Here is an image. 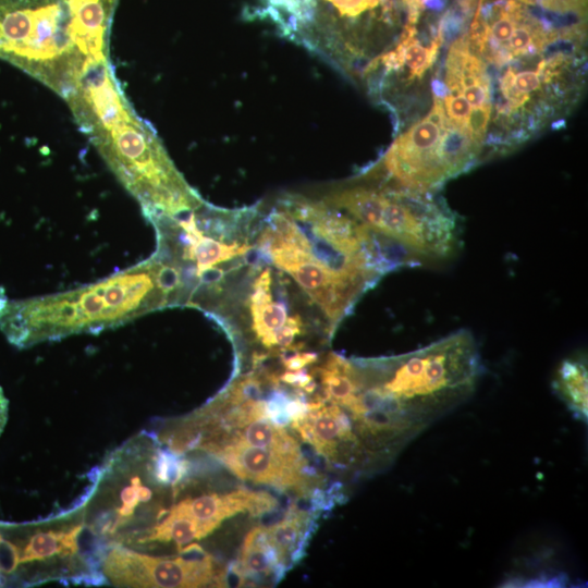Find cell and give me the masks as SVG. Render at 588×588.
Segmentation results:
<instances>
[{
	"instance_id": "cell-1",
	"label": "cell",
	"mask_w": 588,
	"mask_h": 588,
	"mask_svg": "<svg viewBox=\"0 0 588 588\" xmlns=\"http://www.w3.org/2000/svg\"><path fill=\"white\" fill-rule=\"evenodd\" d=\"M169 305L154 257L95 283L24 299L0 296V330L17 347L101 332Z\"/></svg>"
},
{
	"instance_id": "cell-2",
	"label": "cell",
	"mask_w": 588,
	"mask_h": 588,
	"mask_svg": "<svg viewBox=\"0 0 588 588\" xmlns=\"http://www.w3.org/2000/svg\"><path fill=\"white\" fill-rule=\"evenodd\" d=\"M357 368L363 387L419 434L470 396L481 360L473 334L458 330L411 353Z\"/></svg>"
},
{
	"instance_id": "cell-3",
	"label": "cell",
	"mask_w": 588,
	"mask_h": 588,
	"mask_svg": "<svg viewBox=\"0 0 588 588\" xmlns=\"http://www.w3.org/2000/svg\"><path fill=\"white\" fill-rule=\"evenodd\" d=\"M85 134L147 219L172 217L204 203L130 101Z\"/></svg>"
},
{
	"instance_id": "cell-4",
	"label": "cell",
	"mask_w": 588,
	"mask_h": 588,
	"mask_svg": "<svg viewBox=\"0 0 588 588\" xmlns=\"http://www.w3.org/2000/svg\"><path fill=\"white\" fill-rule=\"evenodd\" d=\"M0 59L63 99L91 66L72 40L64 0H0Z\"/></svg>"
},
{
	"instance_id": "cell-5",
	"label": "cell",
	"mask_w": 588,
	"mask_h": 588,
	"mask_svg": "<svg viewBox=\"0 0 588 588\" xmlns=\"http://www.w3.org/2000/svg\"><path fill=\"white\" fill-rule=\"evenodd\" d=\"M450 124L442 100L392 143L381 159L387 177L402 189L428 193L452 176L442 152Z\"/></svg>"
},
{
	"instance_id": "cell-6",
	"label": "cell",
	"mask_w": 588,
	"mask_h": 588,
	"mask_svg": "<svg viewBox=\"0 0 588 588\" xmlns=\"http://www.w3.org/2000/svg\"><path fill=\"white\" fill-rule=\"evenodd\" d=\"M102 573L120 587L185 588L223 586L224 573L208 555L158 558L121 546L109 550Z\"/></svg>"
},
{
	"instance_id": "cell-7",
	"label": "cell",
	"mask_w": 588,
	"mask_h": 588,
	"mask_svg": "<svg viewBox=\"0 0 588 588\" xmlns=\"http://www.w3.org/2000/svg\"><path fill=\"white\" fill-rule=\"evenodd\" d=\"M258 242L271 262L295 280L332 324L350 311L364 292L322 267L305 248L268 225Z\"/></svg>"
},
{
	"instance_id": "cell-8",
	"label": "cell",
	"mask_w": 588,
	"mask_h": 588,
	"mask_svg": "<svg viewBox=\"0 0 588 588\" xmlns=\"http://www.w3.org/2000/svg\"><path fill=\"white\" fill-rule=\"evenodd\" d=\"M198 446L213 455L236 477L256 483L308 495L319 478L303 454L282 453L230 440L208 439Z\"/></svg>"
},
{
	"instance_id": "cell-9",
	"label": "cell",
	"mask_w": 588,
	"mask_h": 588,
	"mask_svg": "<svg viewBox=\"0 0 588 588\" xmlns=\"http://www.w3.org/2000/svg\"><path fill=\"white\" fill-rule=\"evenodd\" d=\"M304 442L328 462L354 465L366 457L348 413L341 406L323 402L309 403L308 409L291 420Z\"/></svg>"
},
{
	"instance_id": "cell-10",
	"label": "cell",
	"mask_w": 588,
	"mask_h": 588,
	"mask_svg": "<svg viewBox=\"0 0 588 588\" xmlns=\"http://www.w3.org/2000/svg\"><path fill=\"white\" fill-rule=\"evenodd\" d=\"M277 506V499L266 491L238 489L186 498L171 510L191 522L204 538L236 514L261 515L274 511Z\"/></svg>"
},
{
	"instance_id": "cell-11",
	"label": "cell",
	"mask_w": 588,
	"mask_h": 588,
	"mask_svg": "<svg viewBox=\"0 0 588 588\" xmlns=\"http://www.w3.org/2000/svg\"><path fill=\"white\" fill-rule=\"evenodd\" d=\"M118 1L64 0L72 40L90 65L110 60V32Z\"/></svg>"
},
{
	"instance_id": "cell-12",
	"label": "cell",
	"mask_w": 588,
	"mask_h": 588,
	"mask_svg": "<svg viewBox=\"0 0 588 588\" xmlns=\"http://www.w3.org/2000/svg\"><path fill=\"white\" fill-rule=\"evenodd\" d=\"M271 284V271L265 269L255 280L248 301L252 330L267 348H275V333L287 319L285 304L272 298Z\"/></svg>"
},
{
	"instance_id": "cell-13",
	"label": "cell",
	"mask_w": 588,
	"mask_h": 588,
	"mask_svg": "<svg viewBox=\"0 0 588 588\" xmlns=\"http://www.w3.org/2000/svg\"><path fill=\"white\" fill-rule=\"evenodd\" d=\"M209 439L230 440L282 453L303 454L297 440L281 424L267 418H254L226 426L222 432H216Z\"/></svg>"
},
{
	"instance_id": "cell-14",
	"label": "cell",
	"mask_w": 588,
	"mask_h": 588,
	"mask_svg": "<svg viewBox=\"0 0 588 588\" xmlns=\"http://www.w3.org/2000/svg\"><path fill=\"white\" fill-rule=\"evenodd\" d=\"M285 566L286 563L269 537L267 526L252 528L242 543L237 573L247 577L267 578L278 575Z\"/></svg>"
},
{
	"instance_id": "cell-15",
	"label": "cell",
	"mask_w": 588,
	"mask_h": 588,
	"mask_svg": "<svg viewBox=\"0 0 588 588\" xmlns=\"http://www.w3.org/2000/svg\"><path fill=\"white\" fill-rule=\"evenodd\" d=\"M317 371L324 399L347 412L355 404L363 389L357 365L339 355L330 354Z\"/></svg>"
},
{
	"instance_id": "cell-16",
	"label": "cell",
	"mask_w": 588,
	"mask_h": 588,
	"mask_svg": "<svg viewBox=\"0 0 588 588\" xmlns=\"http://www.w3.org/2000/svg\"><path fill=\"white\" fill-rule=\"evenodd\" d=\"M318 0H266L261 10L278 27L282 36L303 45L311 30Z\"/></svg>"
},
{
	"instance_id": "cell-17",
	"label": "cell",
	"mask_w": 588,
	"mask_h": 588,
	"mask_svg": "<svg viewBox=\"0 0 588 588\" xmlns=\"http://www.w3.org/2000/svg\"><path fill=\"white\" fill-rule=\"evenodd\" d=\"M587 362L586 357L572 356L558 368L553 388L560 399L577 418L587 420Z\"/></svg>"
},
{
	"instance_id": "cell-18",
	"label": "cell",
	"mask_w": 588,
	"mask_h": 588,
	"mask_svg": "<svg viewBox=\"0 0 588 588\" xmlns=\"http://www.w3.org/2000/svg\"><path fill=\"white\" fill-rule=\"evenodd\" d=\"M81 530L82 526H72L32 535L21 548V563L44 561L74 553L77 550V538Z\"/></svg>"
},
{
	"instance_id": "cell-19",
	"label": "cell",
	"mask_w": 588,
	"mask_h": 588,
	"mask_svg": "<svg viewBox=\"0 0 588 588\" xmlns=\"http://www.w3.org/2000/svg\"><path fill=\"white\" fill-rule=\"evenodd\" d=\"M308 523V514L296 506H292L282 519L267 526L269 537L286 565L303 546Z\"/></svg>"
},
{
	"instance_id": "cell-20",
	"label": "cell",
	"mask_w": 588,
	"mask_h": 588,
	"mask_svg": "<svg viewBox=\"0 0 588 588\" xmlns=\"http://www.w3.org/2000/svg\"><path fill=\"white\" fill-rule=\"evenodd\" d=\"M415 28L412 24H408L397 46L390 50L401 68L404 64L408 66L412 78L421 77L427 69L432 65L442 41V35L439 33L429 47H424L415 38Z\"/></svg>"
},
{
	"instance_id": "cell-21",
	"label": "cell",
	"mask_w": 588,
	"mask_h": 588,
	"mask_svg": "<svg viewBox=\"0 0 588 588\" xmlns=\"http://www.w3.org/2000/svg\"><path fill=\"white\" fill-rule=\"evenodd\" d=\"M543 68L544 62H541L536 71L515 73L509 69L504 73L501 79V91L511 108L522 107L529 100L530 94L540 87V75Z\"/></svg>"
},
{
	"instance_id": "cell-22",
	"label": "cell",
	"mask_w": 588,
	"mask_h": 588,
	"mask_svg": "<svg viewBox=\"0 0 588 588\" xmlns=\"http://www.w3.org/2000/svg\"><path fill=\"white\" fill-rule=\"evenodd\" d=\"M442 105L446 118L453 125L470 132L469 123L473 110L462 94H450L445 96Z\"/></svg>"
},
{
	"instance_id": "cell-23",
	"label": "cell",
	"mask_w": 588,
	"mask_h": 588,
	"mask_svg": "<svg viewBox=\"0 0 588 588\" xmlns=\"http://www.w3.org/2000/svg\"><path fill=\"white\" fill-rule=\"evenodd\" d=\"M331 4L340 16L355 19L377 8L382 0H324Z\"/></svg>"
},
{
	"instance_id": "cell-24",
	"label": "cell",
	"mask_w": 588,
	"mask_h": 588,
	"mask_svg": "<svg viewBox=\"0 0 588 588\" xmlns=\"http://www.w3.org/2000/svg\"><path fill=\"white\" fill-rule=\"evenodd\" d=\"M303 332V320L299 315L287 317L283 327L275 333V348L282 351L298 350L293 345L295 338Z\"/></svg>"
},
{
	"instance_id": "cell-25",
	"label": "cell",
	"mask_w": 588,
	"mask_h": 588,
	"mask_svg": "<svg viewBox=\"0 0 588 588\" xmlns=\"http://www.w3.org/2000/svg\"><path fill=\"white\" fill-rule=\"evenodd\" d=\"M280 380L305 392H313L316 387L313 376L302 370H286L280 376Z\"/></svg>"
},
{
	"instance_id": "cell-26",
	"label": "cell",
	"mask_w": 588,
	"mask_h": 588,
	"mask_svg": "<svg viewBox=\"0 0 588 588\" xmlns=\"http://www.w3.org/2000/svg\"><path fill=\"white\" fill-rule=\"evenodd\" d=\"M317 360L315 353L296 352L290 356H282V364L286 370H302L304 367L311 365Z\"/></svg>"
},
{
	"instance_id": "cell-27",
	"label": "cell",
	"mask_w": 588,
	"mask_h": 588,
	"mask_svg": "<svg viewBox=\"0 0 588 588\" xmlns=\"http://www.w3.org/2000/svg\"><path fill=\"white\" fill-rule=\"evenodd\" d=\"M539 5L559 12H583L586 0H540Z\"/></svg>"
},
{
	"instance_id": "cell-28",
	"label": "cell",
	"mask_w": 588,
	"mask_h": 588,
	"mask_svg": "<svg viewBox=\"0 0 588 588\" xmlns=\"http://www.w3.org/2000/svg\"><path fill=\"white\" fill-rule=\"evenodd\" d=\"M9 403L4 395L2 388L0 387V436L4 430L8 421Z\"/></svg>"
},
{
	"instance_id": "cell-29",
	"label": "cell",
	"mask_w": 588,
	"mask_h": 588,
	"mask_svg": "<svg viewBox=\"0 0 588 588\" xmlns=\"http://www.w3.org/2000/svg\"><path fill=\"white\" fill-rule=\"evenodd\" d=\"M411 10V19L412 21L409 24L415 23V20L417 17V13L419 10L424 7V3L426 0H402Z\"/></svg>"
}]
</instances>
